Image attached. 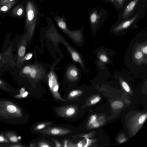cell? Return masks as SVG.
<instances>
[{
  "label": "cell",
  "instance_id": "10",
  "mask_svg": "<svg viewBox=\"0 0 147 147\" xmlns=\"http://www.w3.org/2000/svg\"><path fill=\"white\" fill-rule=\"evenodd\" d=\"M50 14L59 28L67 35L70 30L67 27L66 20L65 17L63 16H60L55 15L52 11L50 12Z\"/></svg>",
  "mask_w": 147,
  "mask_h": 147
},
{
  "label": "cell",
  "instance_id": "20",
  "mask_svg": "<svg viewBox=\"0 0 147 147\" xmlns=\"http://www.w3.org/2000/svg\"><path fill=\"white\" fill-rule=\"evenodd\" d=\"M129 0H115L113 4L115 7L119 11Z\"/></svg>",
  "mask_w": 147,
  "mask_h": 147
},
{
  "label": "cell",
  "instance_id": "16",
  "mask_svg": "<svg viewBox=\"0 0 147 147\" xmlns=\"http://www.w3.org/2000/svg\"><path fill=\"white\" fill-rule=\"evenodd\" d=\"M70 52L73 60L75 62L79 63L82 67L83 64L81 57L78 53L65 42H63Z\"/></svg>",
  "mask_w": 147,
  "mask_h": 147
},
{
  "label": "cell",
  "instance_id": "31",
  "mask_svg": "<svg viewBox=\"0 0 147 147\" xmlns=\"http://www.w3.org/2000/svg\"><path fill=\"white\" fill-rule=\"evenodd\" d=\"M100 98L99 97H97L92 99L91 101V103L92 104H94L98 102L100 100Z\"/></svg>",
  "mask_w": 147,
  "mask_h": 147
},
{
  "label": "cell",
  "instance_id": "39",
  "mask_svg": "<svg viewBox=\"0 0 147 147\" xmlns=\"http://www.w3.org/2000/svg\"><path fill=\"white\" fill-rule=\"evenodd\" d=\"M67 140H65L64 142V146L65 147H67Z\"/></svg>",
  "mask_w": 147,
  "mask_h": 147
},
{
  "label": "cell",
  "instance_id": "27",
  "mask_svg": "<svg viewBox=\"0 0 147 147\" xmlns=\"http://www.w3.org/2000/svg\"><path fill=\"white\" fill-rule=\"evenodd\" d=\"M99 58L101 61L104 63L107 62L108 60L107 57L104 54L100 55Z\"/></svg>",
  "mask_w": 147,
  "mask_h": 147
},
{
  "label": "cell",
  "instance_id": "9",
  "mask_svg": "<svg viewBox=\"0 0 147 147\" xmlns=\"http://www.w3.org/2000/svg\"><path fill=\"white\" fill-rule=\"evenodd\" d=\"M28 0H23V2L13 7L11 11V14L13 16L25 18L26 7Z\"/></svg>",
  "mask_w": 147,
  "mask_h": 147
},
{
  "label": "cell",
  "instance_id": "5",
  "mask_svg": "<svg viewBox=\"0 0 147 147\" xmlns=\"http://www.w3.org/2000/svg\"><path fill=\"white\" fill-rule=\"evenodd\" d=\"M21 68L20 72L21 76L34 80L40 79L45 73L42 67L37 64H27Z\"/></svg>",
  "mask_w": 147,
  "mask_h": 147
},
{
  "label": "cell",
  "instance_id": "23",
  "mask_svg": "<svg viewBox=\"0 0 147 147\" xmlns=\"http://www.w3.org/2000/svg\"><path fill=\"white\" fill-rule=\"evenodd\" d=\"M75 109L72 107H69L65 112V113L67 116H71L74 115L76 112Z\"/></svg>",
  "mask_w": 147,
  "mask_h": 147
},
{
  "label": "cell",
  "instance_id": "12",
  "mask_svg": "<svg viewBox=\"0 0 147 147\" xmlns=\"http://www.w3.org/2000/svg\"><path fill=\"white\" fill-rule=\"evenodd\" d=\"M3 134L9 142L12 144H20L21 142V137L19 136L15 131L6 130L2 131Z\"/></svg>",
  "mask_w": 147,
  "mask_h": 147
},
{
  "label": "cell",
  "instance_id": "2",
  "mask_svg": "<svg viewBox=\"0 0 147 147\" xmlns=\"http://www.w3.org/2000/svg\"><path fill=\"white\" fill-rule=\"evenodd\" d=\"M11 33H8L5 36L4 43L0 52V72L10 69L16 66V57L14 51L16 50V47L20 38L16 36L13 40L10 39Z\"/></svg>",
  "mask_w": 147,
  "mask_h": 147
},
{
  "label": "cell",
  "instance_id": "37",
  "mask_svg": "<svg viewBox=\"0 0 147 147\" xmlns=\"http://www.w3.org/2000/svg\"><path fill=\"white\" fill-rule=\"evenodd\" d=\"M56 147H60L61 146V144L58 142H56Z\"/></svg>",
  "mask_w": 147,
  "mask_h": 147
},
{
  "label": "cell",
  "instance_id": "26",
  "mask_svg": "<svg viewBox=\"0 0 147 147\" xmlns=\"http://www.w3.org/2000/svg\"><path fill=\"white\" fill-rule=\"evenodd\" d=\"M121 85L123 88L126 92H129L130 91V88L129 87L125 82H122Z\"/></svg>",
  "mask_w": 147,
  "mask_h": 147
},
{
  "label": "cell",
  "instance_id": "14",
  "mask_svg": "<svg viewBox=\"0 0 147 147\" xmlns=\"http://www.w3.org/2000/svg\"><path fill=\"white\" fill-rule=\"evenodd\" d=\"M66 75L69 80L71 81L76 80L78 78V69L74 66H70L67 70Z\"/></svg>",
  "mask_w": 147,
  "mask_h": 147
},
{
  "label": "cell",
  "instance_id": "34",
  "mask_svg": "<svg viewBox=\"0 0 147 147\" xmlns=\"http://www.w3.org/2000/svg\"><path fill=\"white\" fill-rule=\"evenodd\" d=\"M84 137L86 138L87 140V144L86 145L84 146V147H87L91 143V141L90 140H89L86 136H84Z\"/></svg>",
  "mask_w": 147,
  "mask_h": 147
},
{
  "label": "cell",
  "instance_id": "35",
  "mask_svg": "<svg viewBox=\"0 0 147 147\" xmlns=\"http://www.w3.org/2000/svg\"><path fill=\"white\" fill-rule=\"evenodd\" d=\"M78 146L79 147H82V144L81 141H80L79 142L78 144Z\"/></svg>",
  "mask_w": 147,
  "mask_h": 147
},
{
  "label": "cell",
  "instance_id": "30",
  "mask_svg": "<svg viewBox=\"0 0 147 147\" xmlns=\"http://www.w3.org/2000/svg\"><path fill=\"white\" fill-rule=\"evenodd\" d=\"M141 51L143 54L146 55L147 54V46L146 45L143 46L141 49Z\"/></svg>",
  "mask_w": 147,
  "mask_h": 147
},
{
  "label": "cell",
  "instance_id": "38",
  "mask_svg": "<svg viewBox=\"0 0 147 147\" xmlns=\"http://www.w3.org/2000/svg\"><path fill=\"white\" fill-rule=\"evenodd\" d=\"M93 125L94 127H97L99 126L98 124L97 123L94 124Z\"/></svg>",
  "mask_w": 147,
  "mask_h": 147
},
{
  "label": "cell",
  "instance_id": "28",
  "mask_svg": "<svg viewBox=\"0 0 147 147\" xmlns=\"http://www.w3.org/2000/svg\"><path fill=\"white\" fill-rule=\"evenodd\" d=\"M46 126L45 123H41L36 126L34 128L35 130H39L44 128Z\"/></svg>",
  "mask_w": 147,
  "mask_h": 147
},
{
  "label": "cell",
  "instance_id": "18",
  "mask_svg": "<svg viewBox=\"0 0 147 147\" xmlns=\"http://www.w3.org/2000/svg\"><path fill=\"white\" fill-rule=\"evenodd\" d=\"M14 144L11 143L2 131H0V147H14Z\"/></svg>",
  "mask_w": 147,
  "mask_h": 147
},
{
  "label": "cell",
  "instance_id": "1",
  "mask_svg": "<svg viewBox=\"0 0 147 147\" xmlns=\"http://www.w3.org/2000/svg\"><path fill=\"white\" fill-rule=\"evenodd\" d=\"M25 113L22 108L15 101L0 97V122L13 125L22 124Z\"/></svg>",
  "mask_w": 147,
  "mask_h": 147
},
{
  "label": "cell",
  "instance_id": "6",
  "mask_svg": "<svg viewBox=\"0 0 147 147\" xmlns=\"http://www.w3.org/2000/svg\"><path fill=\"white\" fill-rule=\"evenodd\" d=\"M107 16V11L102 7L98 6L92 9L89 15V21L92 27L102 23L106 19Z\"/></svg>",
  "mask_w": 147,
  "mask_h": 147
},
{
  "label": "cell",
  "instance_id": "15",
  "mask_svg": "<svg viewBox=\"0 0 147 147\" xmlns=\"http://www.w3.org/2000/svg\"><path fill=\"white\" fill-rule=\"evenodd\" d=\"M43 132L45 134L53 135H63L68 134L69 130L62 128L54 127L44 130Z\"/></svg>",
  "mask_w": 147,
  "mask_h": 147
},
{
  "label": "cell",
  "instance_id": "40",
  "mask_svg": "<svg viewBox=\"0 0 147 147\" xmlns=\"http://www.w3.org/2000/svg\"><path fill=\"white\" fill-rule=\"evenodd\" d=\"M41 1H43L45 0H39Z\"/></svg>",
  "mask_w": 147,
  "mask_h": 147
},
{
  "label": "cell",
  "instance_id": "13",
  "mask_svg": "<svg viewBox=\"0 0 147 147\" xmlns=\"http://www.w3.org/2000/svg\"><path fill=\"white\" fill-rule=\"evenodd\" d=\"M0 89L12 94H17L19 93V90L16 89L3 80L0 76Z\"/></svg>",
  "mask_w": 147,
  "mask_h": 147
},
{
  "label": "cell",
  "instance_id": "33",
  "mask_svg": "<svg viewBox=\"0 0 147 147\" xmlns=\"http://www.w3.org/2000/svg\"><path fill=\"white\" fill-rule=\"evenodd\" d=\"M39 146L41 147H49L50 146L47 143L44 142H41L39 144Z\"/></svg>",
  "mask_w": 147,
  "mask_h": 147
},
{
  "label": "cell",
  "instance_id": "29",
  "mask_svg": "<svg viewBox=\"0 0 147 147\" xmlns=\"http://www.w3.org/2000/svg\"><path fill=\"white\" fill-rule=\"evenodd\" d=\"M146 116V114H144L141 115L139 119V123L140 124L143 123L145 120Z\"/></svg>",
  "mask_w": 147,
  "mask_h": 147
},
{
  "label": "cell",
  "instance_id": "17",
  "mask_svg": "<svg viewBox=\"0 0 147 147\" xmlns=\"http://www.w3.org/2000/svg\"><path fill=\"white\" fill-rule=\"evenodd\" d=\"M18 1V0L7 3L0 5V14H6Z\"/></svg>",
  "mask_w": 147,
  "mask_h": 147
},
{
  "label": "cell",
  "instance_id": "19",
  "mask_svg": "<svg viewBox=\"0 0 147 147\" xmlns=\"http://www.w3.org/2000/svg\"><path fill=\"white\" fill-rule=\"evenodd\" d=\"M68 36L75 42H79L81 41L82 39L81 30H71V32Z\"/></svg>",
  "mask_w": 147,
  "mask_h": 147
},
{
  "label": "cell",
  "instance_id": "8",
  "mask_svg": "<svg viewBox=\"0 0 147 147\" xmlns=\"http://www.w3.org/2000/svg\"><path fill=\"white\" fill-rule=\"evenodd\" d=\"M144 13H142L127 19L118 21V23L114 28L113 30L115 32H118L127 29L136 22L144 16Z\"/></svg>",
  "mask_w": 147,
  "mask_h": 147
},
{
  "label": "cell",
  "instance_id": "4",
  "mask_svg": "<svg viewBox=\"0 0 147 147\" xmlns=\"http://www.w3.org/2000/svg\"><path fill=\"white\" fill-rule=\"evenodd\" d=\"M142 0H129L123 7L118 16V21L130 18L145 12V4Z\"/></svg>",
  "mask_w": 147,
  "mask_h": 147
},
{
  "label": "cell",
  "instance_id": "11",
  "mask_svg": "<svg viewBox=\"0 0 147 147\" xmlns=\"http://www.w3.org/2000/svg\"><path fill=\"white\" fill-rule=\"evenodd\" d=\"M49 85L53 93H58L59 85L56 75L53 71H51L48 75Z\"/></svg>",
  "mask_w": 147,
  "mask_h": 147
},
{
  "label": "cell",
  "instance_id": "3",
  "mask_svg": "<svg viewBox=\"0 0 147 147\" xmlns=\"http://www.w3.org/2000/svg\"><path fill=\"white\" fill-rule=\"evenodd\" d=\"M41 13L34 0H28L26 7L25 31L29 42L31 40L38 23Z\"/></svg>",
  "mask_w": 147,
  "mask_h": 147
},
{
  "label": "cell",
  "instance_id": "36",
  "mask_svg": "<svg viewBox=\"0 0 147 147\" xmlns=\"http://www.w3.org/2000/svg\"><path fill=\"white\" fill-rule=\"evenodd\" d=\"M105 1L107 2L112 3L113 4L114 3L115 0H102Z\"/></svg>",
  "mask_w": 147,
  "mask_h": 147
},
{
  "label": "cell",
  "instance_id": "24",
  "mask_svg": "<svg viewBox=\"0 0 147 147\" xmlns=\"http://www.w3.org/2000/svg\"><path fill=\"white\" fill-rule=\"evenodd\" d=\"M81 93L79 90H75L71 91L69 94L68 98H74Z\"/></svg>",
  "mask_w": 147,
  "mask_h": 147
},
{
  "label": "cell",
  "instance_id": "22",
  "mask_svg": "<svg viewBox=\"0 0 147 147\" xmlns=\"http://www.w3.org/2000/svg\"><path fill=\"white\" fill-rule=\"evenodd\" d=\"M143 56V54L140 50H137L134 53V57L135 59L139 62H140L142 60Z\"/></svg>",
  "mask_w": 147,
  "mask_h": 147
},
{
  "label": "cell",
  "instance_id": "21",
  "mask_svg": "<svg viewBox=\"0 0 147 147\" xmlns=\"http://www.w3.org/2000/svg\"><path fill=\"white\" fill-rule=\"evenodd\" d=\"M33 55V53L32 52L26 54L16 66L19 68H21L24 63L25 61L30 59L32 57Z\"/></svg>",
  "mask_w": 147,
  "mask_h": 147
},
{
  "label": "cell",
  "instance_id": "32",
  "mask_svg": "<svg viewBox=\"0 0 147 147\" xmlns=\"http://www.w3.org/2000/svg\"><path fill=\"white\" fill-rule=\"evenodd\" d=\"M16 0H0V5L4 3L11 2Z\"/></svg>",
  "mask_w": 147,
  "mask_h": 147
},
{
  "label": "cell",
  "instance_id": "41",
  "mask_svg": "<svg viewBox=\"0 0 147 147\" xmlns=\"http://www.w3.org/2000/svg\"></svg>",
  "mask_w": 147,
  "mask_h": 147
},
{
  "label": "cell",
  "instance_id": "7",
  "mask_svg": "<svg viewBox=\"0 0 147 147\" xmlns=\"http://www.w3.org/2000/svg\"><path fill=\"white\" fill-rule=\"evenodd\" d=\"M28 40L26 35L24 33L23 36L19 39L16 47V66L19 63L26 54Z\"/></svg>",
  "mask_w": 147,
  "mask_h": 147
},
{
  "label": "cell",
  "instance_id": "25",
  "mask_svg": "<svg viewBox=\"0 0 147 147\" xmlns=\"http://www.w3.org/2000/svg\"><path fill=\"white\" fill-rule=\"evenodd\" d=\"M123 103L119 101H116L113 102L112 105V107L115 109H117L121 108L123 107Z\"/></svg>",
  "mask_w": 147,
  "mask_h": 147
}]
</instances>
